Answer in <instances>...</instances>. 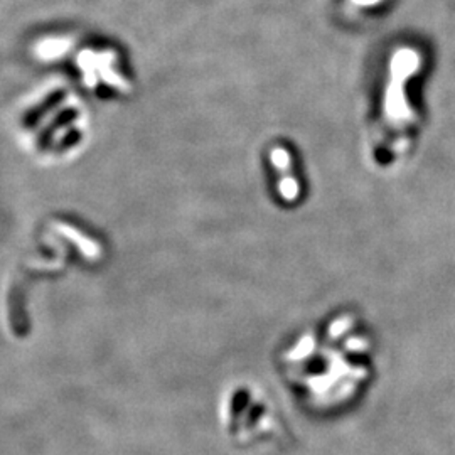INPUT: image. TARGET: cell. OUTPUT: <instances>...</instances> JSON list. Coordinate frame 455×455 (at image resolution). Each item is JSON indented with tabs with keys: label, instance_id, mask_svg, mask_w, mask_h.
<instances>
[{
	"label": "cell",
	"instance_id": "obj_1",
	"mask_svg": "<svg viewBox=\"0 0 455 455\" xmlns=\"http://www.w3.org/2000/svg\"><path fill=\"white\" fill-rule=\"evenodd\" d=\"M418 63H420L418 61V56L412 49H402L393 58V80L392 85H389L388 96H386L385 112L386 118L398 127L410 125L413 120L412 110L407 105V100H404L403 83L407 80V76H410L417 71Z\"/></svg>",
	"mask_w": 455,
	"mask_h": 455
}]
</instances>
